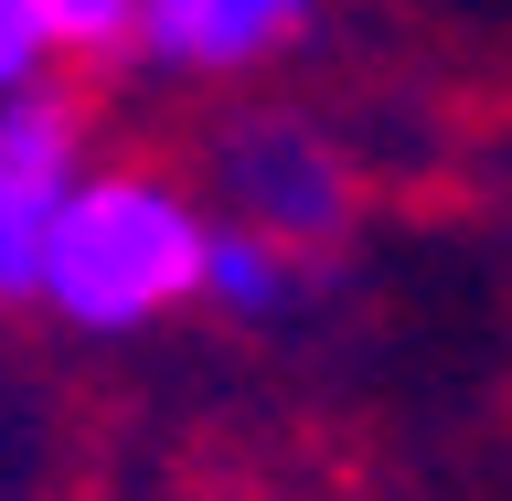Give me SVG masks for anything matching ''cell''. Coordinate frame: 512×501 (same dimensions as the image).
<instances>
[{"label": "cell", "mask_w": 512, "mask_h": 501, "mask_svg": "<svg viewBox=\"0 0 512 501\" xmlns=\"http://www.w3.org/2000/svg\"><path fill=\"white\" fill-rule=\"evenodd\" d=\"M203 203H192L171 171L150 160H118V171H86L75 203L43 235V278L32 299L64 320V331H150L160 310L192 299V267H203Z\"/></svg>", "instance_id": "6da1fadb"}, {"label": "cell", "mask_w": 512, "mask_h": 501, "mask_svg": "<svg viewBox=\"0 0 512 501\" xmlns=\"http://www.w3.org/2000/svg\"><path fill=\"white\" fill-rule=\"evenodd\" d=\"M299 288H310V267H299L288 246H267V235H246V224H203L192 299H214L224 320H278V310H299Z\"/></svg>", "instance_id": "5b68a950"}, {"label": "cell", "mask_w": 512, "mask_h": 501, "mask_svg": "<svg viewBox=\"0 0 512 501\" xmlns=\"http://www.w3.org/2000/svg\"><path fill=\"white\" fill-rule=\"evenodd\" d=\"M86 182V107L64 86H22L0 96V299L32 310L43 278V235Z\"/></svg>", "instance_id": "3957f363"}, {"label": "cell", "mask_w": 512, "mask_h": 501, "mask_svg": "<svg viewBox=\"0 0 512 501\" xmlns=\"http://www.w3.org/2000/svg\"><path fill=\"white\" fill-rule=\"evenodd\" d=\"M32 32H43V54H118L128 43V0H11Z\"/></svg>", "instance_id": "8992f818"}, {"label": "cell", "mask_w": 512, "mask_h": 501, "mask_svg": "<svg viewBox=\"0 0 512 501\" xmlns=\"http://www.w3.org/2000/svg\"><path fill=\"white\" fill-rule=\"evenodd\" d=\"M310 22L320 0H128V43L160 75H256Z\"/></svg>", "instance_id": "277c9868"}, {"label": "cell", "mask_w": 512, "mask_h": 501, "mask_svg": "<svg viewBox=\"0 0 512 501\" xmlns=\"http://www.w3.org/2000/svg\"><path fill=\"white\" fill-rule=\"evenodd\" d=\"M22 86H43V32L0 0V96H22Z\"/></svg>", "instance_id": "52a82bcc"}, {"label": "cell", "mask_w": 512, "mask_h": 501, "mask_svg": "<svg viewBox=\"0 0 512 501\" xmlns=\"http://www.w3.org/2000/svg\"><path fill=\"white\" fill-rule=\"evenodd\" d=\"M214 192H224V224H246L288 256L331 246L352 224V160L331 150V128L288 118V107H246L214 139Z\"/></svg>", "instance_id": "7a4b0ae2"}]
</instances>
